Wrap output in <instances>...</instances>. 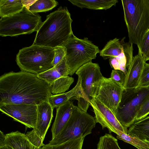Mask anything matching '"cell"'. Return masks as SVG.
I'll list each match as a JSON object with an SVG mask.
<instances>
[{"label": "cell", "mask_w": 149, "mask_h": 149, "mask_svg": "<svg viewBox=\"0 0 149 149\" xmlns=\"http://www.w3.org/2000/svg\"><path fill=\"white\" fill-rule=\"evenodd\" d=\"M52 95L49 85L36 74L22 71H12L0 77V106L38 105L48 100Z\"/></svg>", "instance_id": "obj_1"}, {"label": "cell", "mask_w": 149, "mask_h": 149, "mask_svg": "<svg viewBox=\"0 0 149 149\" xmlns=\"http://www.w3.org/2000/svg\"><path fill=\"white\" fill-rule=\"evenodd\" d=\"M75 106L69 100L56 109V116L51 130L52 139L56 137L63 129L71 117Z\"/></svg>", "instance_id": "obj_15"}, {"label": "cell", "mask_w": 149, "mask_h": 149, "mask_svg": "<svg viewBox=\"0 0 149 149\" xmlns=\"http://www.w3.org/2000/svg\"><path fill=\"white\" fill-rule=\"evenodd\" d=\"M66 54L65 47L63 46L57 47L54 49V56L52 64L55 66L65 58Z\"/></svg>", "instance_id": "obj_32"}, {"label": "cell", "mask_w": 149, "mask_h": 149, "mask_svg": "<svg viewBox=\"0 0 149 149\" xmlns=\"http://www.w3.org/2000/svg\"><path fill=\"white\" fill-rule=\"evenodd\" d=\"M5 145L13 149H40L32 144L25 134L17 131L6 134Z\"/></svg>", "instance_id": "obj_16"}, {"label": "cell", "mask_w": 149, "mask_h": 149, "mask_svg": "<svg viewBox=\"0 0 149 149\" xmlns=\"http://www.w3.org/2000/svg\"><path fill=\"white\" fill-rule=\"evenodd\" d=\"M58 4V2L55 0H35L27 8L32 13H38L51 10Z\"/></svg>", "instance_id": "obj_23"}, {"label": "cell", "mask_w": 149, "mask_h": 149, "mask_svg": "<svg viewBox=\"0 0 149 149\" xmlns=\"http://www.w3.org/2000/svg\"><path fill=\"white\" fill-rule=\"evenodd\" d=\"M6 134L0 131V147L5 145L4 141L5 140Z\"/></svg>", "instance_id": "obj_35"}, {"label": "cell", "mask_w": 149, "mask_h": 149, "mask_svg": "<svg viewBox=\"0 0 149 149\" xmlns=\"http://www.w3.org/2000/svg\"><path fill=\"white\" fill-rule=\"evenodd\" d=\"M149 97V87L124 89L120 101L114 115L124 127H129L143 102Z\"/></svg>", "instance_id": "obj_8"}, {"label": "cell", "mask_w": 149, "mask_h": 149, "mask_svg": "<svg viewBox=\"0 0 149 149\" xmlns=\"http://www.w3.org/2000/svg\"><path fill=\"white\" fill-rule=\"evenodd\" d=\"M128 134L149 143V116L135 121L129 127Z\"/></svg>", "instance_id": "obj_19"}, {"label": "cell", "mask_w": 149, "mask_h": 149, "mask_svg": "<svg viewBox=\"0 0 149 149\" xmlns=\"http://www.w3.org/2000/svg\"><path fill=\"white\" fill-rule=\"evenodd\" d=\"M96 123L95 117L75 106L63 129L48 144L56 145L81 137H85L92 133Z\"/></svg>", "instance_id": "obj_6"}, {"label": "cell", "mask_w": 149, "mask_h": 149, "mask_svg": "<svg viewBox=\"0 0 149 149\" xmlns=\"http://www.w3.org/2000/svg\"><path fill=\"white\" fill-rule=\"evenodd\" d=\"M124 91L123 86L110 78L103 77L95 97L109 109L116 112Z\"/></svg>", "instance_id": "obj_10"}, {"label": "cell", "mask_w": 149, "mask_h": 149, "mask_svg": "<svg viewBox=\"0 0 149 149\" xmlns=\"http://www.w3.org/2000/svg\"><path fill=\"white\" fill-rule=\"evenodd\" d=\"M125 37L123 39V52L126 60V68H128L132 62L133 56V44L128 42H125Z\"/></svg>", "instance_id": "obj_29"}, {"label": "cell", "mask_w": 149, "mask_h": 149, "mask_svg": "<svg viewBox=\"0 0 149 149\" xmlns=\"http://www.w3.org/2000/svg\"><path fill=\"white\" fill-rule=\"evenodd\" d=\"M73 5L81 8L90 9L107 10L113 6H115L117 0H68Z\"/></svg>", "instance_id": "obj_20"}, {"label": "cell", "mask_w": 149, "mask_h": 149, "mask_svg": "<svg viewBox=\"0 0 149 149\" xmlns=\"http://www.w3.org/2000/svg\"><path fill=\"white\" fill-rule=\"evenodd\" d=\"M42 22L38 13H33L26 6L20 12L13 15L1 18L0 36H16L37 31Z\"/></svg>", "instance_id": "obj_5"}, {"label": "cell", "mask_w": 149, "mask_h": 149, "mask_svg": "<svg viewBox=\"0 0 149 149\" xmlns=\"http://www.w3.org/2000/svg\"><path fill=\"white\" fill-rule=\"evenodd\" d=\"M25 136L32 144L37 147L41 148L44 144L43 140L38 135L33 129L31 131L27 132Z\"/></svg>", "instance_id": "obj_31"}, {"label": "cell", "mask_w": 149, "mask_h": 149, "mask_svg": "<svg viewBox=\"0 0 149 149\" xmlns=\"http://www.w3.org/2000/svg\"><path fill=\"white\" fill-rule=\"evenodd\" d=\"M149 114V97L143 102L137 114L136 120L142 119Z\"/></svg>", "instance_id": "obj_34"}, {"label": "cell", "mask_w": 149, "mask_h": 149, "mask_svg": "<svg viewBox=\"0 0 149 149\" xmlns=\"http://www.w3.org/2000/svg\"><path fill=\"white\" fill-rule=\"evenodd\" d=\"M75 74L80 78L83 91L89 102L95 95L103 77L100 68L97 63L91 62L80 67Z\"/></svg>", "instance_id": "obj_9"}, {"label": "cell", "mask_w": 149, "mask_h": 149, "mask_svg": "<svg viewBox=\"0 0 149 149\" xmlns=\"http://www.w3.org/2000/svg\"><path fill=\"white\" fill-rule=\"evenodd\" d=\"M62 46L66 49L65 58L70 76L81 66L95 59L100 52L98 47L88 38L79 39L74 35Z\"/></svg>", "instance_id": "obj_7"}, {"label": "cell", "mask_w": 149, "mask_h": 149, "mask_svg": "<svg viewBox=\"0 0 149 149\" xmlns=\"http://www.w3.org/2000/svg\"><path fill=\"white\" fill-rule=\"evenodd\" d=\"M54 49L33 44L23 48L16 55L17 64L22 71L38 75L54 67Z\"/></svg>", "instance_id": "obj_4"}, {"label": "cell", "mask_w": 149, "mask_h": 149, "mask_svg": "<svg viewBox=\"0 0 149 149\" xmlns=\"http://www.w3.org/2000/svg\"><path fill=\"white\" fill-rule=\"evenodd\" d=\"M74 81V78L69 76L57 79L49 84L52 94L56 95L64 93L69 89Z\"/></svg>", "instance_id": "obj_22"}, {"label": "cell", "mask_w": 149, "mask_h": 149, "mask_svg": "<svg viewBox=\"0 0 149 149\" xmlns=\"http://www.w3.org/2000/svg\"><path fill=\"white\" fill-rule=\"evenodd\" d=\"M145 61H149V29L146 33L138 48Z\"/></svg>", "instance_id": "obj_28"}, {"label": "cell", "mask_w": 149, "mask_h": 149, "mask_svg": "<svg viewBox=\"0 0 149 149\" xmlns=\"http://www.w3.org/2000/svg\"><path fill=\"white\" fill-rule=\"evenodd\" d=\"M129 41L138 48L149 29V0H122Z\"/></svg>", "instance_id": "obj_3"}, {"label": "cell", "mask_w": 149, "mask_h": 149, "mask_svg": "<svg viewBox=\"0 0 149 149\" xmlns=\"http://www.w3.org/2000/svg\"><path fill=\"white\" fill-rule=\"evenodd\" d=\"M123 52V39L115 38L108 42L100 52V55L106 59L116 57Z\"/></svg>", "instance_id": "obj_21"}, {"label": "cell", "mask_w": 149, "mask_h": 149, "mask_svg": "<svg viewBox=\"0 0 149 149\" xmlns=\"http://www.w3.org/2000/svg\"><path fill=\"white\" fill-rule=\"evenodd\" d=\"M149 87V63L145 62L139 83L137 88Z\"/></svg>", "instance_id": "obj_30"}, {"label": "cell", "mask_w": 149, "mask_h": 149, "mask_svg": "<svg viewBox=\"0 0 149 149\" xmlns=\"http://www.w3.org/2000/svg\"><path fill=\"white\" fill-rule=\"evenodd\" d=\"M72 21L67 8L60 7L47 16L33 45L53 48L63 46L74 35Z\"/></svg>", "instance_id": "obj_2"}, {"label": "cell", "mask_w": 149, "mask_h": 149, "mask_svg": "<svg viewBox=\"0 0 149 149\" xmlns=\"http://www.w3.org/2000/svg\"><path fill=\"white\" fill-rule=\"evenodd\" d=\"M93 109L97 123L102 126L103 129L107 128L109 133L116 134L118 130L128 134L127 128L123 127L117 119L113 112L95 97L90 101Z\"/></svg>", "instance_id": "obj_12"}, {"label": "cell", "mask_w": 149, "mask_h": 149, "mask_svg": "<svg viewBox=\"0 0 149 149\" xmlns=\"http://www.w3.org/2000/svg\"><path fill=\"white\" fill-rule=\"evenodd\" d=\"M109 62L111 67L114 70H122L126 74V60L124 52L116 57L110 59Z\"/></svg>", "instance_id": "obj_27"}, {"label": "cell", "mask_w": 149, "mask_h": 149, "mask_svg": "<svg viewBox=\"0 0 149 149\" xmlns=\"http://www.w3.org/2000/svg\"><path fill=\"white\" fill-rule=\"evenodd\" d=\"M125 77L126 74L122 71L113 69L111 71L110 78L123 86Z\"/></svg>", "instance_id": "obj_33"}, {"label": "cell", "mask_w": 149, "mask_h": 149, "mask_svg": "<svg viewBox=\"0 0 149 149\" xmlns=\"http://www.w3.org/2000/svg\"><path fill=\"white\" fill-rule=\"evenodd\" d=\"M145 62L141 54L138 51V54L133 56L127 69L123 86L124 89L138 87Z\"/></svg>", "instance_id": "obj_14"}, {"label": "cell", "mask_w": 149, "mask_h": 149, "mask_svg": "<svg viewBox=\"0 0 149 149\" xmlns=\"http://www.w3.org/2000/svg\"><path fill=\"white\" fill-rule=\"evenodd\" d=\"M33 0H0V16L1 18L9 16L21 11L25 6L28 7Z\"/></svg>", "instance_id": "obj_17"}, {"label": "cell", "mask_w": 149, "mask_h": 149, "mask_svg": "<svg viewBox=\"0 0 149 149\" xmlns=\"http://www.w3.org/2000/svg\"><path fill=\"white\" fill-rule=\"evenodd\" d=\"M116 134L117 139L132 145L138 149H149V143L138 138L125 134L120 130L117 131Z\"/></svg>", "instance_id": "obj_25"}, {"label": "cell", "mask_w": 149, "mask_h": 149, "mask_svg": "<svg viewBox=\"0 0 149 149\" xmlns=\"http://www.w3.org/2000/svg\"><path fill=\"white\" fill-rule=\"evenodd\" d=\"M0 149H13L10 146L5 145H4L0 147Z\"/></svg>", "instance_id": "obj_36"}, {"label": "cell", "mask_w": 149, "mask_h": 149, "mask_svg": "<svg viewBox=\"0 0 149 149\" xmlns=\"http://www.w3.org/2000/svg\"><path fill=\"white\" fill-rule=\"evenodd\" d=\"M69 72L65 57L61 61L51 69L37 75L50 84L58 78L68 76Z\"/></svg>", "instance_id": "obj_18"}, {"label": "cell", "mask_w": 149, "mask_h": 149, "mask_svg": "<svg viewBox=\"0 0 149 149\" xmlns=\"http://www.w3.org/2000/svg\"><path fill=\"white\" fill-rule=\"evenodd\" d=\"M2 113L14 120L33 129L37 116V105L27 104H5L0 106Z\"/></svg>", "instance_id": "obj_11"}, {"label": "cell", "mask_w": 149, "mask_h": 149, "mask_svg": "<svg viewBox=\"0 0 149 149\" xmlns=\"http://www.w3.org/2000/svg\"><path fill=\"white\" fill-rule=\"evenodd\" d=\"M97 149H121L117 140L111 134H105L101 136L97 144Z\"/></svg>", "instance_id": "obj_26"}, {"label": "cell", "mask_w": 149, "mask_h": 149, "mask_svg": "<svg viewBox=\"0 0 149 149\" xmlns=\"http://www.w3.org/2000/svg\"><path fill=\"white\" fill-rule=\"evenodd\" d=\"M53 109L48 100L37 105V121L33 129L43 141L52 122Z\"/></svg>", "instance_id": "obj_13"}, {"label": "cell", "mask_w": 149, "mask_h": 149, "mask_svg": "<svg viewBox=\"0 0 149 149\" xmlns=\"http://www.w3.org/2000/svg\"><path fill=\"white\" fill-rule=\"evenodd\" d=\"M84 138L81 137L56 145L43 144L40 149H82Z\"/></svg>", "instance_id": "obj_24"}]
</instances>
